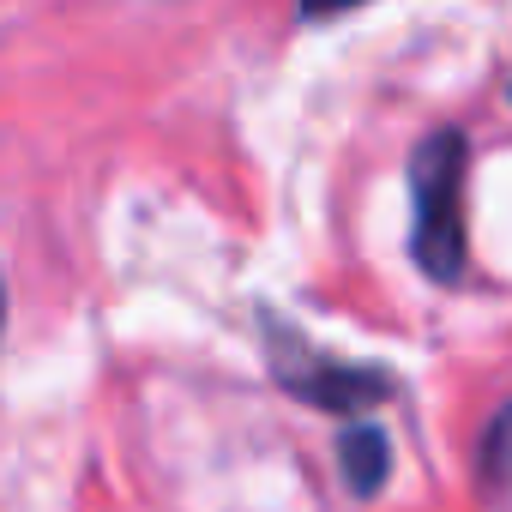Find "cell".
Returning a JSON list of instances; mask_svg holds the SVG:
<instances>
[{
  "instance_id": "1",
  "label": "cell",
  "mask_w": 512,
  "mask_h": 512,
  "mask_svg": "<svg viewBox=\"0 0 512 512\" xmlns=\"http://www.w3.org/2000/svg\"><path fill=\"white\" fill-rule=\"evenodd\" d=\"M410 253L434 284H458L464 272V133L440 127L410 157Z\"/></svg>"
},
{
  "instance_id": "2",
  "label": "cell",
  "mask_w": 512,
  "mask_h": 512,
  "mask_svg": "<svg viewBox=\"0 0 512 512\" xmlns=\"http://www.w3.org/2000/svg\"><path fill=\"white\" fill-rule=\"evenodd\" d=\"M266 356H272L278 386H284L290 398L314 404V410H344V416H356V410H374V404H386V398L398 392V380H392L386 368L326 356L308 332H296V326H284V320H272V314H266Z\"/></svg>"
},
{
  "instance_id": "3",
  "label": "cell",
  "mask_w": 512,
  "mask_h": 512,
  "mask_svg": "<svg viewBox=\"0 0 512 512\" xmlns=\"http://www.w3.org/2000/svg\"><path fill=\"white\" fill-rule=\"evenodd\" d=\"M338 464H344V482L356 494H374L386 482V470H392V446H386V434H374L368 422H356L338 440Z\"/></svg>"
},
{
  "instance_id": "4",
  "label": "cell",
  "mask_w": 512,
  "mask_h": 512,
  "mask_svg": "<svg viewBox=\"0 0 512 512\" xmlns=\"http://www.w3.org/2000/svg\"><path fill=\"white\" fill-rule=\"evenodd\" d=\"M482 482L494 488V494H512V404L488 422V434H482Z\"/></svg>"
}]
</instances>
